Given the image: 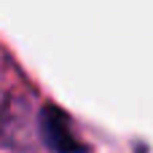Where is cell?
Masks as SVG:
<instances>
[{"label":"cell","mask_w":153,"mask_h":153,"mask_svg":"<svg viewBox=\"0 0 153 153\" xmlns=\"http://www.w3.org/2000/svg\"><path fill=\"white\" fill-rule=\"evenodd\" d=\"M40 134H43L46 145L54 153H83L86 151V145L75 137L70 118L56 105H46L40 110Z\"/></svg>","instance_id":"6da1fadb"}]
</instances>
